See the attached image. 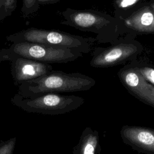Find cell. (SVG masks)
Instances as JSON below:
<instances>
[{"mask_svg":"<svg viewBox=\"0 0 154 154\" xmlns=\"http://www.w3.org/2000/svg\"><path fill=\"white\" fill-rule=\"evenodd\" d=\"M16 143V138L13 137L5 141L1 142L0 154H13Z\"/></svg>","mask_w":154,"mask_h":154,"instance_id":"14","label":"cell"},{"mask_svg":"<svg viewBox=\"0 0 154 154\" xmlns=\"http://www.w3.org/2000/svg\"><path fill=\"white\" fill-rule=\"evenodd\" d=\"M119 74L122 82L132 95L154 108V85L144 79L138 68L123 70Z\"/></svg>","mask_w":154,"mask_h":154,"instance_id":"5","label":"cell"},{"mask_svg":"<svg viewBox=\"0 0 154 154\" xmlns=\"http://www.w3.org/2000/svg\"><path fill=\"white\" fill-rule=\"evenodd\" d=\"M11 63V74L14 84L18 86L22 83L41 77L52 70L48 63H41L22 57H14Z\"/></svg>","mask_w":154,"mask_h":154,"instance_id":"6","label":"cell"},{"mask_svg":"<svg viewBox=\"0 0 154 154\" xmlns=\"http://www.w3.org/2000/svg\"><path fill=\"white\" fill-rule=\"evenodd\" d=\"M137 47L133 44H120L112 46L96 55L90 63L96 67L114 66L134 55Z\"/></svg>","mask_w":154,"mask_h":154,"instance_id":"8","label":"cell"},{"mask_svg":"<svg viewBox=\"0 0 154 154\" xmlns=\"http://www.w3.org/2000/svg\"><path fill=\"white\" fill-rule=\"evenodd\" d=\"M94 79L81 73H66L52 70L47 74L18 85L17 93L26 98L46 93L76 92L90 90L95 85Z\"/></svg>","mask_w":154,"mask_h":154,"instance_id":"1","label":"cell"},{"mask_svg":"<svg viewBox=\"0 0 154 154\" xmlns=\"http://www.w3.org/2000/svg\"><path fill=\"white\" fill-rule=\"evenodd\" d=\"M39 5H46L57 3L60 0H37Z\"/></svg>","mask_w":154,"mask_h":154,"instance_id":"17","label":"cell"},{"mask_svg":"<svg viewBox=\"0 0 154 154\" xmlns=\"http://www.w3.org/2000/svg\"><path fill=\"white\" fill-rule=\"evenodd\" d=\"M100 146L98 131L86 127L82 131L78 144L73 148L72 154H99Z\"/></svg>","mask_w":154,"mask_h":154,"instance_id":"10","label":"cell"},{"mask_svg":"<svg viewBox=\"0 0 154 154\" xmlns=\"http://www.w3.org/2000/svg\"><path fill=\"white\" fill-rule=\"evenodd\" d=\"M85 102L84 98L75 95L46 93L35 97L26 98L16 93L11 103L29 113L45 115H60L78 109Z\"/></svg>","mask_w":154,"mask_h":154,"instance_id":"2","label":"cell"},{"mask_svg":"<svg viewBox=\"0 0 154 154\" xmlns=\"http://www.w3.org/2000/svg\"><path fill=\"white\" fill-rule=\"evenodd\" d=\"M40 5L37 0H22L21 12L23 17L26 19L32 17L37 13Z\"/></svg>","mask_w":154,"mask_h":154,"instance_id":"13","label":"cell"},{"mask_svg":"<svg viewBox=\"0 0 154 154\" xmlns=\"http://www.w3.org/2000/svg\"><path fill=\"white\" fill-rule=\"evenodd\" d=\"M139 0H120L119 3V6L121 8H128L137 3Z\"/></svg>","mask_w":154,"mask_h":154,"instance_id":"16","label":"cell"},{"mask_svg":"<svg viewBox=\"0 0 154 154\" xmlns=\"http://www.w3.org/2000/svg\"><path fill=\"white\" fill-rule=\"evenodd\" d=\"M1 51L4 61L22 57L48 64L67 63L81 55L80 52L74 49L26 42L12 43L9 48L1 49Z\"/></svg>","mask_w":154,"mask_h":154,"instance_id":"3","label":"cell"},{"mask_svg":"<svg viewBox=\"0 0 154 154\" xmlns=\"http://www.w3.org/2000/svg\"><path fill=\"white\" fill-rule=\"evenodd\" d=\"M65 20L63 24L71 25L83 29H99L108 23L105 17L97 13L88 11H77L67 9L62 13Z\"/></svg>","mask_w":154,"mask_h":154,"instance_id":"9","label":"cell"},{"mask_svg":"<svg viewBox=\"0 0 154 154\" xmlns=\"http://www.w3.org/2000/svg\"><path fill=\"white\" fill-rule=\"evenodd\" d=\"M0 144H1V142H0Z\"/></svg>","mask_w":154,"mask_h":154,"instance_id":"19","label":"cell"},{"mask_svg":"<svg viewBox=\"0 0 154 154\" xmlns=\"http://www.w3.org/2000/svg\"><path fill=\"white\" fill-rule=\"evenodd\" d=\"M123 142L139 153L154 154V129L124 125L120 131Z\"/></svg>","mask_w":154,"mask_h":154,"instance_id":"7","label":"cell"},{"mask_svg":"<svg viewBox=\"0 0 154 154\" xmlns=\"http://www.w3.org/2000/svg\"><path fill=\"white\" fill-rule=\"evenodd\" d=\"M4 61V59L2 54V51H1V49H0V63Z\"/></svg>","mask_w":154,"mask_h":154,"instance_id":"18","label":"cell"},{"mask_svg":"<svg viewBox=\"0 0 154 154\" xmlns=\"http://www.w3.org/2000/svg\"><path fill=\"white\" fill-rule=\"evenodd\" d=\"M17 0H0V22L11 16L17 8Z\"/></svg>","mask_w":154,"mask_h":154,"instance_id":"12","label":"cell"},{"mask_svg":"<svg viewBox=\"0 0 154 154\" xmlns=\"http://www.w3.org/2000/svg\"><path fill=\"white\" fill-rule=\"evenodd\" d=\"M138 70L144 79L154 85V69L149 67H144L138 68Z\"/></svg>","mask_w":154,"mask_h":154,"instance_id":"15","label":"cell"},{"mask_svg":"<svg viewBox=\"0 0 154 154\" xmlns=\"http://www.w3.org/2000/svg\"><path fill=\"white\" fill-rule=\"evenodd\" d=\"M135 29L143 32H154V13L149 8L138 11L126 22Z\"/></svg>","mask_w":154,"mask_h":154,"instance_id":"11","label":"cell"},{"mask_svg":"<svg viewBox=\"0 0 154 154\" xmlns=\"http://www.w3.org/2000/svg\"><path fill=\"white\" fill-rule=\"evenodd\" d=\"M7 41L15 43H33L59 48L75 49L88 46L81 37L55 30H48L31 27L6 36Z\"/></svg>","mask_w":154,"mask_h":154,"instance_id":"4","label":"cell"}]
</instances>
